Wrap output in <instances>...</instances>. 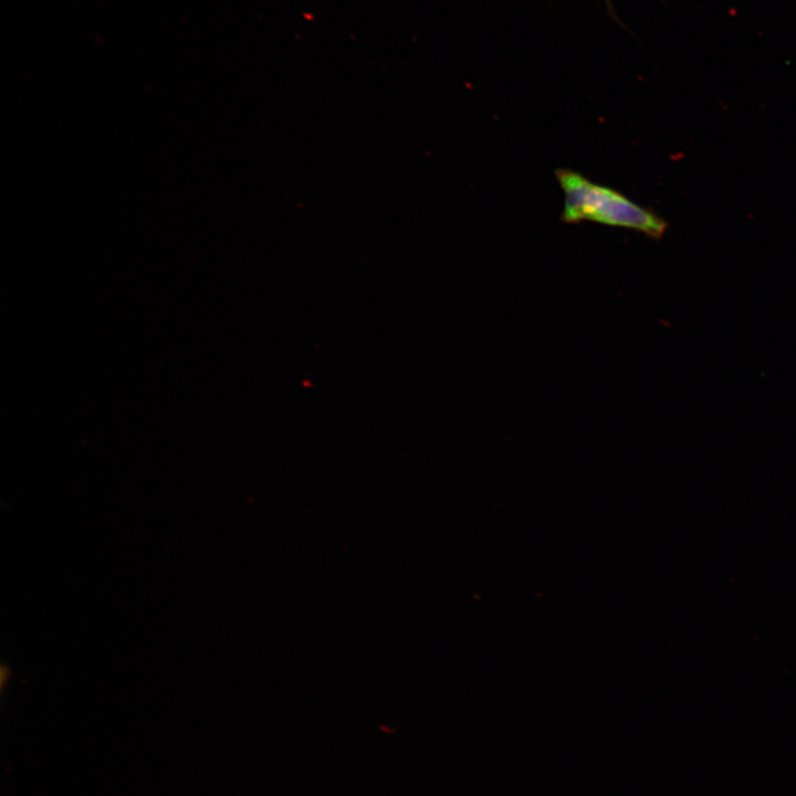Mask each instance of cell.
Listing matches in <instances>:
<instances>
[{
    "label": "cell",
    "mask_w": 796,
    "mask_h": 796,
    "mask_svg": "<svg viewBox=\"0 0 796 796\" xmlns=\"http://www.w3.org/2000/svg\"><path fill=\"white\" fill-rule=\"evenodd\" d=\"M555 174L564 191V222L591 221L635 230L653 239L666 233L668 223L661 217L621 192L595 184L570 169H557Z\"/></svg>",
    "instance_id": "obj_1"
}]
</instances>
